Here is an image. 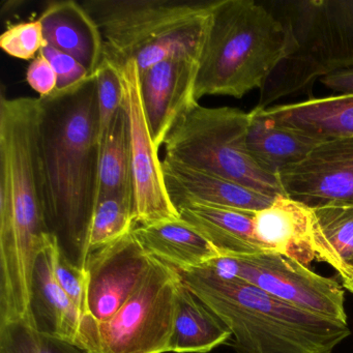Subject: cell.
Returning <instances> with one entry per match:
<instances>
[{
    "mask_svg": "<svg viewBox=\"0 0 353 353\" xmlns=\"http://www.w3.org/2000/svg\"><path fill=\"white\" fill-rule=\"evenodd\" d=\"M256 239L264 251L280 254L305 266L312 262L330 264L339 272L344 266L316 224L313 208L286 195H278L272 204L256 212Z\"/></svg>",
    "mask_w": 353,
    "mask_h": 353,
    "instance_id": "obj_12",
    "label": "cell"
},
{
    "mask_svg": "<svg viewBox=\"0 0 353 353\" xmlns=\"http://www.w3.org/2000/svg\"><path fill=\"white\" fill-rule=\"evenodd\" d=\"M284 194L310 208L353 204V136L321 142L299 164L279 174Z\"/></svg>",
    "mask_w": 353,
    "mask_h": 353,
    "instance_id": "obj_13",
    "label": "cell"
},
{
    "mask_svg": "<svg viewBox=\"0 0 353 353\" xmlns=\"http://www.w3.org/2000/svg\"><path fill=\"white\" fill-rule=\"evenodd\" d=\"M198 59L174 55L140 74V90L154 148L160 150L177 123L197 106Z\"/></svg>",
    "mask_w": 353,
    "mask_h": 353,
    "instance_id": "obj_14",
    "label": "cell"
},
{
    "mask_svg": "<svg viewBox=\"0 0 353 353\" xmlns=\"http://www.w3.org/2000/svg\"><path fill=\"white\" fill-rule=\"evenodd\" d=\"M266 112L280 123L323 138L353 136V94L274 105Z\"/></svg>",
    "mask_w": 353,
    "mask_h": 353,
    "instance_id": "obj_22",
    "label": "cell"
},
{
    "mask_svg": "<svg viewBox=\"0 0 353 353\" xmlns=\"http://www.w3.org/2000/svg\"><path fill=\"white\" fill-rule=\"evenodd\" d=\"M162 170L167 192L175 208L197 203L257 212L268 208L276 197L166 157L162 160Z\"/></svg>",
    "mask_w": 353,
    "mask_h": 353,
    "instance_id": "obj_15",
    "label": "cell"
},
{
    "mask_svg": "<svg viewBox=\"0 0 353 353\" xmlns=\"http://www.w3.org/2000/svg\"><path fill=\"white\" fill-rule=\"evenodd\" d=\"M39 98L47 226L59 255L84 270L99 200L96 74L77 85Z\"/></svg>",
    "mask_w": 353,
    "mask_h": 353,
    "instance_id": "obj_1",
    "label": "cell"
},
{
    "mask_svg": "<svg viewBox=\"0 0 353 353\" xmlns=\"http://www.w3.org/2000/svg\"><path fill=\"white\" fill-rule=\"evenodd\" d=\"M104 40L105 57L119 70L136 61L139 73L174 57L199 59L214 1L85 0Z\"/></svg>",
    "mask_w": 353,
    "mask_h": 353,
    "instance_id": "obj_5",
    "label": "cell"
},
{
    "mask_svg": "<svg viewBox=\"0 0 353 353\" xmlns=\"http://www.w3.org/2000/svg\"><path fill=\"white\" fill-rule=\"evenodd\" d=\"M39 20L48 45L77 59L90 75L96 73L104 57V40L98 24L81 3L50 1Z\"/></svg>",
    "mask_w": 353,
    "mask_h": 353,
    "instance_id": "obj_17",
    "label": "cell"
},
{
    "mask_svg": "<svg viewBox=\"0 0 353 353\" xmlns=\"http://www.w3.org/2000/svg\"><path fill=\"white\" fill-rule=\"evenodd\" d=\"M231 336L232 334L224 322L181 281L169 352H210Z\"/></svg>",
    "mask_w": 353,
    "mask_h": 353,
    "instance_id": "obj_21",
    "label": "cell"
},
{
    "mask_svg": "<svg viewBox=\"0 0 353 353\" xmlns=\"http://www.w3.org/2000/svg\"><path fill=\"white\" fill-rule=\"evenodd\" d=\"M0 353H90L67 339L39 332L26 318L0 323Z\"/></svg>",
    "mask_w": 353,
    "mask_h": 353,
    "instance_id": "obj_24",
    "label": "cell"
},
{
    "mask_svg": "<svg viewBox=\"0 0 353 353\" xmlns=\"http://www.w3.org/2000/svg\"><path fill=\"white\" fill-rule=\"evenodd\" d=\"M179 272L154 258L139 288L106 321L82 318L77 344L90 353L169 352Z\"/></svg>",
    "mask_w": 353,
    "mask_h": 353,
    "instance_id": "obj_7",
    "label": "cell"
},
{
    "mask_svg": "<svg viewBox=\"0 0 353 353\" xmlns=\"http://www.w3.org/2000/svg\"><path fill=\"white\" fill-rule=\"evenodd\" d=\"M181 220L189 223L220 256H241L263 252L256 239V212L205 204H183L176 208Z\"/></svg>",
    "mask_w": 353,
    "mask_h": 353,
    "instance_id": "obj_19",
    "label": "cell"
},
{
    "mask_svg": "<svg viewBox=\"0 0 353 353\" xmlns=\"http://www.w3.org/2000/svg\"><path fill=\"white\" fill-rule=\"evenodd\" d=\"M343 70L353 69V0H324Z\"/></svg>",
    "mask_w": 353,
    "mask_h": 353,
    "instance_id": "obj_29",
    "label": "cell"
},
{
    "mask_svg": "<svg viewBox=\"0 0 353 353\" xmlns=\"http://www.w3.org/2000/svg\"><path fill=\"white\" fill-rule=\"evenodd\" d=\"M41 52L50 61L57 75V90H67L88 79L90 72L71 55L47 45Z\"/></svg>",
    "mask_w": 353,
    "mask_h": 353,
    "instance_id": "obj_31",
    "label": "cell"
},
{
    "mask_svg": "<svg viewBox=\"0 0 353 353\" xmlns=\"http://www.w3.org/2000/svg\"><path fill=\"white\" fill-rule=\"evenodd\" d=\"M313 208L316 224L340 258L346 276L353 270V204L330 203Z\"/></svg>",
    "mask_w": 353,
    "mask_h": 353,
    "instance_id": "obj_26",
    "label": "cell"
},
{
    "mask_svg": "<svg viewBox=\"0 0 353 353\" xmlns=\"http://www.w3.org/2000/svg\"><path fill=\"white\" fill-rule=\"evenodd\" d=\"M176 270L230 330L236 353H334L351 334L347 322L289 305L210 266Z\"/></svg>",
    "mask_w": 353,
    "mask_h": 353,
    "instance_id": "obj_3",
    "label": "cell"
},
{
    "mask_svg": "<svg viewBox=\"0 0 353 353\" xmlns=\"http://www.w3.org/2000/svg\"><path fill=\"white\" fill-rule=\"evenodd\" d=\"M224 276L257 287L289 305L316 315L347 322L343 286L307 266L274 252L219 256L205 264Z\"/></svg>",
    "mask_w": 353,
    "mask_h": 353,
    "instance_id": "obj_9",
    "label": "cell"
},
{
    "mask_svg": "<svg viewBox=\"0 0 353 353\" xmlns=\"http://www.w3.org/2000/svg\"><path fill=\"white\" fill-rule=\"evenodd\" d=\"M48 45L40 20L10 24L0 37V47L10 57L21 61H34Z\"/></svg>",
    "mask_w": 353,
    "mask_h": 353,
    "instance_id": "obj_28",
    "label": "cell"
},
{
    "mask_svg": "<svg viewBox=\"0 0 353 353\" xmlns=\"http://www.w3.org/2000/svg\"><path fill=\"white\" fill-rule=\"evenodd\" d=\"M342 281V286L353 294V270L346 276H340Z\"/></svg>",
    "mask_w": 353,
    "mask_h": 353,
    "instance_id": "obj_34",
    "label": "cell"
},
{
    "mask_svg": "<svg viewBox=\"0 0 353 353\" xmlns=\"http://www.w3.org/2000/svg\"><path fill=\"white\" fill-rule=\"evenodd\" d=\"M290 36L263 3L216 0L198 59L196 100L241 99L261 90L289 50Z\"/></svg>",
    "mask_w": 353,
    "mask_h": 353,
    "instance_id": "obj_4",
    "label": "cell"
},
{
    "mask_svg": "<svg viewBox=\"0 0 353 353\" xmlns=\"http://www.w3.org/2000/svg\"><path fill=\"white\" fill-rule=\"evenodd\" d=\"M94 74L97 77V100L102 142L115 117L123 107V81L121 70L105 54Z\"/></svg>",
    "mask_w": 353,
    "mask_h": 353,
    "instance_id": "obj_27",
    "label": "cell"
},
{
    "mask_svg": "<svg viewBox=\"0 0 353 353\" xmlns=\"http://www.w3.org/2000/svg\"><path fill=\"white\" fill-rule=\"evenodd\" d=\"M250 114L198 104L171 130L166 158L268 195H285L280 179L259 166L247 145Z\"/></svg>",
    "mask_w": 353,
    "mask_h": 353,
    "instance_id": "obj_6",
    "label": "cell"
},
{
    "mask_svg": "<svg viewBox=\"0 0 353 353\" xmlns=\"http://www.w3.org/2000/svg\"><path fill=\"white\" fill-rule=\"evenodd\" d=\"M290 36L289 50L260 90L258 108L307 90L317 79L342 71L324 0H276L263 3Z\"/></svg>",
    "mask_w": 353,
    "mask_h": 353,
    "instance_id": "obj_8",
    "label": "cell"
},
{
    "mask_svg": "<svg viewBox=\"0 0 353 353\" xmlns=\"http://www.w3.org/2000/svg\"><path fill=\"white\" fill-rule=\"evenodd\" d=\"M55 276L61 288L73 301L81 313L82 317L88 315V274L85 270L68 261L59 255L57 250L55 259Z\"/></svg>",
    "mask_w": 353,
    "mask_h": 353,
    "instance_id": "obj_30",
    "label": "cell"
},
{
    "mask_svg": "<svg viewBox=\"0 0 353 353\" xmlns=\"http://www.w3.org/2000/svg\"><path fill=\"white\" fill-rule=\"evenodd\" d=\"M57 243L37 258L32 272L28 321L39 332L77 344L82 315L55 276Z\"/></svg>",
    "mask_w": 353,
    "mask_h": 353,
    "instance_id": "obj_16",
    "label": "cell"
},
{
    "mask_svg": "<svg viewBox=\"0 0 353 353\" xmlns=\"http://www.w3.org/2000/svg\"><path fill=\"white\" fill-rule=\"evenodd\" d=\"M40 98L0 97V321L26 317L46 222Z\"/></svg>",
    "mask_w": 353,
    "mask_h": 353,
    "instance_id": "obj_2",
    "label": "cell"
},
{
    "mask_svg": "<svg viewBox=\"0 0 353 353\" xmlns=\"http://www.w3.org/2000/svg\"><path fill=\"white\" fill-rule=\"evenodd\" d=\"M136 226L133 202L119 196L101 198L92 219L90 253L132 232Z\"/></svg>",
    "mask_w": 353,
    "mask_h": 353,
    "instance_id": "obj_25",
    "label": "cell"
},
{
    "mask_svg": "<svg viewBox=\"0 0 353 353\" xmlns=\"http://www.w3.org/2000/svg\"><path fill=\"white\" fill-rule=\"evenodd\" d=\"M321 83L336 94H353V69L334 72L320 79Z\"/></svg>",
    "mask_w": 353,
    "mask_h": 353,
    "instance_id": "obj_33",
    "label": "cell"
},
{
    "mask_svg": "<svg viewBox=\"0 0 353 353\" xmlns=\"http://www.w3.org/2000/svg\"><path fill=\"white\" fill-rule=\"evenodd\" d=\"M249 114L248 150L261 168L278 177L285 169L305 160L314 148L327 139L280 123L265 109L255 107Z\"/></svg>",
    "mask_w": 353,
    "mask_h": 353,
    "instance_id": "obj_18",
    "label": "cell"
},
{
    "mask_svg": "<svg viewBox=\"0 0 353 353\" xmlns=\"http://www.w3.org/2000/svg\"><path fill=\"white\" fill-rule=\"evenodd\" d=\"M154 258L144 251L133 231L88 254V315L98 322L110 319L139 288Z\"/></svg>",
    "mask_w": 353,
    "mask_h": 353,
    "instance_id": "obj_11",
    "label": "cell"
},
{
    "mask_svg": "<svg viewBox=\"0 0 353 353\" xmlns=\"http://www.w3.org/2000/svg\"><path fill=\"white\" fill-rule=\"evenodd\" d=\"M110 196H119L134 203L129 127L123 107L101 142L99 199Z\"/></svg>",
    "mask_w": 353,
    "mask_h": 353,
    "instance_id": "obj_23",
    "label": "cell"
},
{
    "mask_svg": "<svg viewBox=\"0 0 353 353\" xmlns=\"http://www.w3.org/2000/svg\"><path fill=\"white\" fill-rule=\"evenodd\" d=\"M121 75L123 108L129 127L136 223L148 225L179 219L165 185L162 161L150 136L136 61H129L121 70Z\"/></svg>",
    "mask_w": 353,
    "mask_h": 353,
    "instance_id": "obj_10",
    "label": "cell"
},
{
    "mask_svg": "<svg viewBox=\"0 0 353 353\" xmlns=\"http://www.w3.org/2000/svg\"><path fill=\"white\" fill-rule=\"evenodd\" d=\"M26 80L30 88L40 94L41 98L50 96L57 88V75L50 61L42 52L32 61L26 73Z\"/></svg>",
    "mask_w": 353,
    "mask_h": 353,
    "instance_id": "obj_32",
    "label": "cell"
},
{
    "mask_svg": "<svg viewBox=\"0 0 353 353\" xmlns=\"http://www.w3.org/2000/svg\"><path fill=\"white\" fill-rule=\"evenodd\" d=\"M133 234L148 255L176 270L201 268L220 256L208 239L181 218L137 225Z\"/></svg>",
    "mask_w": 353,
    "mask_h": 353,
    "instance_id": "obj_20",
    "label": "cell"
}]
</instances>
